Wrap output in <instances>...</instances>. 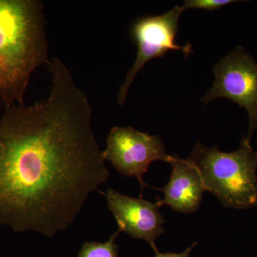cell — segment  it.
<instances>
[{"label":"cell","mask_w":257,"mask_h":257,"mask_svg":"<svg viewBox=\"0 0 257 257\" xmlns=\"http://www.w3.org/2000/svg\"><path fill=\"white\" fill-rule=\"evenodd\" d=\"M101 194L105 196L108 208L116 219L120 232L124 231L133 239L145 240L155 252L158 251L156 240L165 231V221L158 202H149L143 196L128 197L113 189Z\"/></svg>","instance_id":"obj_7"},{"label":"cell","mask_w":257,"mask_h":257,"mask_svg":"<svg viewBox=\"0 0 257 257\" xmlns=\"http://www.w3.org/2000/svg\"><path fill=\"white\" fill-rule=\"evenodd\" d=\"M119 233L117 230L106 242L86 241L77 257H118V246L115 239Z\"/></svg>","instance_id":"obj_9"},{"label":"cell","mask_w":257,"mask_h":257,"mask_svg":"<svg viewBox=\"0 0 257 257\" xmlns=\"http://www.w3.org/2000/svg\"><path fill=\"white\" fill-rule=\"evenodd\" d=\"M213 87L201 99L207 105L218 98H226L246 109L248 127L246 138L251 141L257 130V63L251 54L239 45L218 61L213 68Z\"/></svg>","instance_id":"obj_4"},{"label":"cell","mask_w":257,"mask_h":257,"mask_svg":"<svg viewBox=\"0 0 257 257\" xmlns=\"http://www.w3.org/2000/svg\"><path fill=\"white\" fill-rule=\"evenodd\" d=\"M197 244V242L193 243L190 247L187 248L185 251L182 253H172V252H166L161 253L160 251L155 252V257H189V253L194 246Z\"/></svg>","instance_id":"obj_11"},{"label":"cell","mask_w":257,"mask_h":257,"mask_svg":"<svg viewBox=\"0 0 257 257\" xmlns=\"http://www.w3.org/2000/svg\"><path fill=\"white\" fill-rule=\"evenodd\" d=\"M48 67V97L6 108L0 118V224L52 237L72 224L109 172L87 95L60 59Z\"/></svg>","instance_id":"obj_1"},{"label":"cell","mask_w":257,"mask_h":257,"mask_svg":"<svg viewBox=\"0 0 257 257\" xmlns=\"http://www.w3.org/2000/svg\"><path fill=\"white\" fill-rule=\"evenodd\" d=\"M183 12L182 6L176 5L164 14L144 17L134 23L132 35L138 46V54L124 82L119 87L117 100L120 105L124 104L135 77L147 62L163 57L170 51H181L186 57L192 53L190 44L181 46L176 42L179 19Z\"/></svg>","instance_id":"obj_5"},{"label":"cell","mask_w":257,"mask_h":257,"mask_svg":"<svg viewBox=\"0 0 257 257\" xmlns=\"http://www.w3.org/2000/svg\"><path fill=\"white\" fill-rule=\"evenodd\" d=\"M236 2L234 0H186L182 8L184 11L192 9L214 11Z\"/></svg>","instance_id":"obj_10"},{"label":"cell","mask_w":257,"mask_h":257,"mask_svg":"<svg viewBox=\"0 0 257 257\" xmlns=\"http://www.w3.org/2000/svg\"><path fill=\"white\" fill-rule=\"evenodd\" d=\"M256 143H257V141H256Z\"/></svg>","instance_id":"obj_12"},{"label":"cell","mask_w":257,"mask_h":257,"mask_svg":"<svg viewBox=\"0 0 257 257\" xmlns=\"http://www.w3.org/2000/svg\"><path fill=\"white\" fill-rule=\"evenodd\" d=\"M169 163L172 169L170 182L162 189L165 197L157 202L185 214L197 211L206 191L199 170L188 159L177 155Z\"/></svg>","instance_id":"obj_8"},{"label":"cell","mask_w":257,"mask_h":257,"mask_svg":"<svg viewBox=\"0 0 257 257\" xmlns=\"http://www.w3.org/2000/svg\"><path fill=\"white\" fill-rule=\"evenodd\" d=\"M187 159L199 170L206 191L224 207H257V152L246 137L241 139L239 149L231 152L197 141Z\"/></svg>","instance_id":"obj_3"},{"label":"cell","mask_w":257,"mask_h":257,"mask_svg":"<svg viewBox=\"0 0 257 257\" xmlns=\"http://www.w3.org/2000/svg\"><path fill=\"white\" fill-rule=\"evenodd\" d=\"M43 4L39 0H0V99L24 104L32 73L49 65Z\"/></svg>","instance_id":"obj_2"},{"label":"cell","mask_w":257,"mask_h":257,"mask_svg":"<svg viewBox=\"0 0 257 257\" xmlns=\"http://www.w3.org/2000/svg\"><path fill=\"white\" fill-rule=\"evenodd\" d=\"M104 161H109L115 170L125 177H135L142 192L148 187L144 176L155 161L170 162L160 136L142 133L133 126H114L106 139V147L102 151Z\"/></svg>","instance_id":"obj_6"}]
</instances>
